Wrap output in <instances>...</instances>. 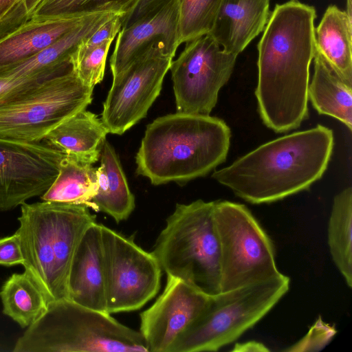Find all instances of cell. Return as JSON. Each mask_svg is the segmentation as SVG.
Here are the masks:
<instances>
[{
	"instance_id": "8",
	"label": "cell",
	"mask_w": 352,
	"mask_h": 352,
	"mask_svg": "<svg viewBox=\"0 0 352 352\" xmlns=\"http://www.w3.org/2000/svg\"><path fill=\"white\" fill-rule=\"evenodd\" d=\"M94 87L73 69L0 104V138L40 142L64 121L86 109Z\"/></svg>"
},
{
	"instance_id": "37",
	"label": "cell",
	"mask_w": 352,
	"mask_h": 352,
	"mask_svg": "<svg viewBox=\"0 0 352 352\" xmlns=\"http://www.w3.org/2000/svg\"><path fill=\"white\" fill-rule=\"evenodd\" d=\"M41 0H26L25 1V17L28 19Z\"/></svg>"
},
{
	"instance_id": "29",
	"label": "cell",
	"mask_w": 352,
	"mask_h": 352,
	"mask_svg": "<svg viewBox=\"0 0 352 352\" xmlns=\"http://www.w3.org/2000/svg\"><path fill=\"white\" fill-rule=\"evenodd\" d=\"M113 41L107 40L94 47H86L80 42L72 54V69L85 85L94 87L102 80Z\"/></svg>"
},
{
	"instance_id": "35",
	"label": "cell",
	"mask_w": 352,
	"mask_h": 352,
	"mask_svg": "<svg viewBox=\"0 0 352 352\" xmlns=\"http://www.w3.org/2000/svg\"><path fill=\"white\" fill-rule=\"evenodd\" d=\"M26 0H0V25L14 14L15 19L25 21Z\"/></svg>"
},
{
	"instance_id": "18",
	"label": "cell",
	"mask_w": 352,
	"mask_h": 352,
	"mask_svg": "<svg viewBox=\"0 0 352 352\" xmlns=\"http://www.w3.org/2000/svg\"><path fill=\"white\" fill-rule=\"evenodd\" d=\"M270 0H222L209 33L222 49L238 56L261 33Z\"/></svg>"
},
{
	"instance_id": "33",
	"label": "cell",
	"mask_w": 352,
	"mask_h": 352,
	"mask_svg": "<svg viewBox=\"0 0 352 352\" xmlns=\"http://www.w3.org/2000/svg\"><path fill=\"white\" fill-rule=\"evenodd\" d=\"M171 1L140 0L129 14L121 17L122 28L157 12Z\"/></svg>"
},
{
	"instance_id": "17",
	"label": "cell",
	"mask_w": 352,
	"mask_h": 352,
	"mask_svg": "<svg viewBox=\"0 0 352 352\" xmlns=\"http://www.w3.org/2000/svg\"><path fill=\"white\" fill-rule=\"evenodd\" d=\"M67 291L68 299L107 313L101 224L96 221L86 229L76 249L69 272Z\"/></svg>"
},
{
	"instance_id": "32",
	"label": "cell",
	"mask_w": 352,
	"mask_h": 352,
	"mask_svg": "<svg viewBox=\"0 0 352 352\" xmlns=\"http://www.w3.org/2000/svg\"><path fill=\"white\" fill-rule=\"evenodd\" d=\"M23 258L18 234L0 239V265L13 266L23 265Z\"/></svg>"
},
{
	"instance_id": "9",
	"label": "cell",
	"mask_w": 352,
	"mask_h": 352,
	"mask_svg": "<svg viewBox=\"0 0 352 352\" xmlns=\"http://www.w3.org/2000/svg\"><path fill=\"white\" fill-rule=\"evenodd\" d=\"M221 292L280 276L272 241L243 204L214 201Z\"/></svg>"
},
{
	"instance_id": "19",
	"label": "cell",
	"mask_w": 352,
	"mask_h": 352,
	"mask_svg": "<svg viewBox=\"0 0 352 352\" xmlns=\"http://www.w3.org/2000/svg\"><path fill=\"white\" fill-rule=\"evenodd\" d=\"M118 14H122L101 12L90 15L81 24L60 36L34 56L0 71V76L14 79L25 78L47 72L65 71L72 68L70 57L77 45Z\"/></svg>"
},
{
	"instance_id": "12",
	"label": "cell",
	"mask_w": 352,
	"mask_h": 352,
	"mask_svg": "<svg viewBox=\"0 0 352 352\" xmlns=\"http://www.w3.org/2000/svg\"><path fill=\"white\" fill-rule=\"evenodd\" d=\"M173 60L153 45L113 76L100 119L109 133L122 135L146 116Z\"/></svg>"
},
{
	"instance_id": "16",
	"label": "cell",
	"mask_w": 352,
	"mask_h": 352,
	"mask_svg": "<svg viewBox=\"0 0 352 352\" xmlns=\"http://www.w3.org/2000/svg\"><path fill=\"white\" fill-rule=\"evenodd\" d=\"M91 14H35L0 35V71L34 56Z\"/></svg>"
},
{
	"instance_id": "5",
	"label": "cell",
	"mask_w": 352,
	"mask_h": 352,
	"mask_svg": "<svg viewBox=\"0 0 352 352\" xmlns=\"http://www.w3.org/2000/svg\"><path fill=\"white\" fill-rule=\"evenodd\" d=\"M14 352H149L140 331L110 314L68 298L48 303L16 342Z\"/></svg>"
},
{
	"instance_id": "38",
	"label": "cell",
	"mask_w": 352,
	"mask_h": 352,
	"mask_svg": "<svg viewBox=\"0 0 352 352\" xmlns=\"http://www.w3.org/2000/svg\"><path fill=\"white\" fill-rule=\"evenodd\" d=\"M346 14L352 19V0H346Z\"/></svg>"
},
{
	"instance_id": "30",
	"label": "cell",
	"mask_w": 352,
	"mask_h": 352,
	"mask_svg": "<svg viewBox=\"0 0 352 352\" xmlns=\"http://www.w3.org/2000/svg\"><path fill=\"white\" fill-rule=\"evenodd\" d=\"M337 331L334 326L324 322L319 317L307 333L285 351H317L322 349L331 340Z\"/></svg>"
},
{
	"instance_id": "21",
	"label": "cell",
	"mask_w": 352,
	"mask_h": 352,
	"mask_svg": "<svg viewBox=\"0 0 352 352\" xmlns=\"http://www.w3.org/2000/svg\"><path fill=\"white\" fill-rule=\"evenodd\" d=\"M96 168L97 190L91 199L94 210L111 216L116 223L128 219L133 211L135 197L131 192L120 160L106 140Z\"/></svg>"
},
{
	"instance_id": "2",
	"label": "cell",
	"mask_w": 352,
	"mask_h": 352,
	"mask_svg": "<svg viewBox=\"0 0 352 352\" xmlns=\"http://www.w3.org/2000/svg\"><path fill=\"white\" fill-rule=\"evenodd\" d=\"M334 147L323 125L267 142L212 175L237 197L269 204L308 190L326 171Z\"/></svg>"
},
{
	"instance_id": "14",
	"label": "cell",
	"mask_w": 352,
	"mask_h": 352,
	"mask_svg": "<svg viewBox=\"0 0 352 352\" xmlns=\"http://www.w3.org/2000/svg\"><path fill=\"white\" fill-rule=\"evenodd\" d=\"M210 298L184 281L167 275L162 294L140 314V332L149 352H170Z\"/></svg>"
},
{
	"instance_id": "11",
	"label": "cell",
	"mask_w": 352,
	"mask_h": 352,
	"mask_svg": "<svg viewBox=\"0 0 352 352\" xmlns=\"http://www.w3.org/2000/svg\"><path fill=\"white\" fill-rule=\"evenodd\" d=\"M185 43L169 69L177 111L209 115L231 76L237 56L225 52L209 34Z\"/></svg>"
},
{
	"instance_id": "10",
	"label": "cell",
	"mask_w": 352,
	"mask_h": 352,
	"mask_svg": "<svg viewBox=\"0 0 352 352\" xmlns=\"http://www.w3.org/2000/svg\"><path fill=\"white\" fill-rule=\"evenodd\" d=\"M107 311L138 310L160 288L162 268L152 252L101 224Z\"/></svg>"
},
{
	"instance_id": "24",
	"label": "cell",
	"mask_w": 352,
	"mask_h": 352,
	"mask_svg": "<svg viewBox=\"0 0 352 352\" xmlns=\"http://www.w3.org/2000/svg\"><path fill=\"white\" fill-rule=\"evenodd\" d=\"M96 190V168L65 155L60 162L56 178L41 199L85 205L94 209L91 199Z\"/></svg>"
},
{
	"instance_id": "15",
	"label": "cell",
	"mask_w": 352,
	"mask_h": 352,
	"mask_svg": "<svg viewBox=\"0 0 352 352\" xmlns=\"http://www.w3.org/2000/svg\"><path fill=\"white\" fill-rule=\"evenodd\" d=\"M153 45L175 57L180 45L178 0H172L157 12L121 28L109 60L112 76Z\"/></svg>"
},
{
	"instance_id": "20",
	"label": "cell",
	"mask_w": 352,
	"mask_h": 352,
	"mask_svg": "<svg viewBox=\"0 0 352 352\" xmlns=\"http://www.w3.org/2000/svg\"><path fill=\"white\" fill-rule=\"evenodd\" d=\"M108 131L94 113L82 110L50 131L42 142L66 155L94 164Z\"/></svg>"
},
{
	"instance_id": "27",
	"label": "cell",
	"mask_w": 352,
	"mask_h": 352,
	"mask_svg": "<svg viewBox=\"0 0 352 352\" xmlns=\"http://www.w3.org/2000/svg\"><path fill=\"white\" fill-rule=\"evenodd\" d=\"M222 0H178L179 43L210 33Z\"/></svg>"
},
{
	"instance_id": "1",
	"label": "cell",
	"mask_w": 352,
	"mask_h": 352,
	"mask_svg": "<svg viewBox=\"0 0 352 352\" xmlns=\"http://www.w3.org/2000/svg\"><path fill=\"white\" fill-rule=\"evenodd\" d=\"M316 18L315 8L298 0L276 4L258 43V110L276 133L297 129L309 117Z\"/></svg>"
},
{
	"instance_id": "25",
	"label": "cell",
	"mask_w": 352,
	"mask_h": 352,
	"mask_svg": "<svg viewBox=\"0 0 352 352\" xmlns=\"http://www.w3.org/2000/svg\"><path fill=\"white\" fill-rule=\"evenodd\" d=\"M352 188L333 198L328 223V245L333 261L349 287H352Z\"/></svg>"
},
{
	"instance_id": "34",
	"label": "cell",
	"mask_w": 352,
	"mask_h": 352,
	"mask_svg": "<svg viewBox=\"0 0 352 352\" xmlns=\"http://www.w3.org/2000/svg\"><path fill=\"white\" fill-rule=\"evenodd\" d=\"M122 16L118 14L109 20L91 36L83 39L82 44L86 47H94L107 40H114L121 30Z\"/></svg>"
},
{
	"instance_id": "28",
	"label": "cell",
	"mask_w": 352,
	"mask_h": 352,
	"mask_svg": "<svg viewBox=\"0 0 352 352\" xmlns=\"http://www.w3.org/2000/svg\"><path fill=\"white\" fill-rule=\"evenodd\" d=\"M140 0H41L30 17L35 14L87 15L101 12L129 14ZM29 17V18H30Z\"/></svg>"
},
{
	"instance_id": "4",
	"label": "cell",
	"mask_w": 352,
	"mask_h": 352,
	"mask_svg": "<svg viewBox=\"0 0 352 352\" xmlns=\"http://www.w3.org/2000/svg\"><path fill=\"white\" fill-rule=\"evenodd\" d=\"M18 220L24 272L48 303L68 298L71 263L96 216L85 205L43 201L21 205Z\"/></svg>"
},
{
	"instance_id": "23",
	"label": "cell",
	"mask_w": 352,
	"mask_h": 352,
	"mask_svg": "<svg viewBox=\"0 0 352 352\" xmlns=\"http://www.w3.org/2000/svg\"><path fill=\"white\" fill-rule=\"evenodd\" d=\"M308 100L320 114L331 116L352 129V85L341 78L316 50Z\"/></svg>"
},
{
	"instance_id": "26",
	"label": "cell",
	"mask_w": 352,
	"mask_h": 352,
	"mask_svg": "<svg viewBox=\"0 0 352 352\" xmlns=\"http://www.w3.org/2000/svg\"><path fill=\"white\" fill-rule=\"evenodd\" d=\"M3 312L21 327H28L46 311L48 302L25 272L10 276L0 290Z\"/></svg>"
},
{
	"instance_id": "22",
	"label": "cell",
	"mask_w": 352,
	"mask_h": 352,
	"mask_svg": "<svg viewBox=\"0 0 352 352\" xmlns=\"http://www.w3.org/2000/svg\"><path fill=\"white\" fill-rule=\"evenodd\" d=\"M352 19L329 6L315 28L316 50L330 67L352 85Z\"/></svg>"
},
{
	"instance_id": "31",
	"label": "cell",
	"mask_w": 352,
	"mask_h": 352,
	"mask_svg": "<svg viewBox=\"0 0 352 352\" xmlns=\"http://www.w3.org/2000/svg\"><path fill=\"white\" fill-rule=\"evenodd\" d=\"M48 76L47 74H41L30 78L14 79L0 76V104L11 100Z\"/></svg>"
},
{
	"instance_id": "36",
	"label": "cell",
	"mask_w": 352,
	"mask_h": 352,
	"mask_svg": "<svg viewBox=\"0 0 352 352\" xmlns=\"http://www.w3.org/2000/svg\"><path fill=\"white\" fill-rule=\"evenodd\" d=\"M233 351H267L269 349L263 344L256 341H249L236 344Z\"/></svg>"
},
{
	"instance_id": "3",
	"label": "cell",
	"mask_w": 352,
	"mask_h": 352,
	"mask_svg": "<svg viewBox=\"0 0 352 352\" xmlns=\"http://www.w3.org/2000/svg\"><path fill=\"white\" fill-rule=\"evenodd\" d=\"M231 131L210 115L177 112L147 125L136 154V173L152 184H185L206 175L226 159Z\"/></svg>"
},
{
	"instance_id": "6",
	"label": "cell",
	"mask_w": 352,
	"mask_h": 352,
	"mask_svg": "<svg viewBox=\"0 0 352 352\" xmlns=\"http://www.w3.org/2000/svg\"><path fill=\"white\" fill-rule=\"evenodd\" d=\"M214 201L177 204L152 253L166 275L210 296L221 292V256Z\"/></svg>"
},
{
	"instance_id": "7",
	"label": "cell",
	"mask_w": 352,
	"mask_h": 352,
	"mask_svg": "<svg viewBox=\"0 0 352 352\" xmlns=\"http://www.w3.org/2000/svg\"><path fill=\"white\" fill-rule=\"evenodd\" d=\"M286 275L220 292L178 337L170 352L217 351L261 320L286 294Z\"/></svg>"
},
{
	"instance_id": "13",
	"label": "cell",
	"mask_w": 352,
	"mask_h": 352,
	"mask_svg": "<svg viewBox=\"0 0 352 352\" xmlns=\"http://www.w3.org/2000/svg\"><path fill=\"white\" fill-rule=\"evenodd\" d=\"M65 155L43 142L0 138V212L41 196L56 178Z\"/></svg>"
}]
</instances>
